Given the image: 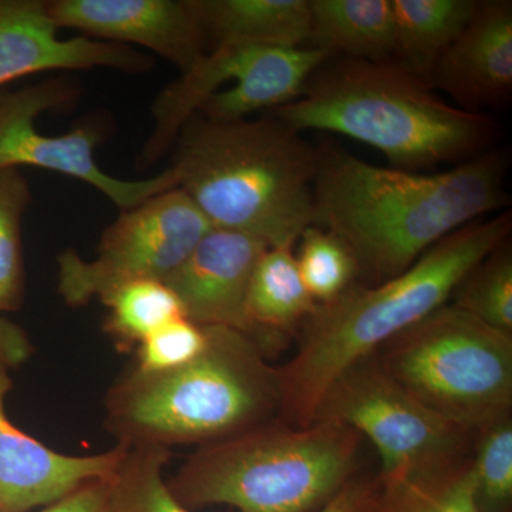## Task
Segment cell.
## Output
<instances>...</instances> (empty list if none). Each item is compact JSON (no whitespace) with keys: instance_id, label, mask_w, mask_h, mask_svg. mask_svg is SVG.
Masks as SVG:
<instances>
[{"instance_id":"9","label":"cell","mask_w":512,"mask_h":512,"mask_svg":"<svg viewBox=\"0 0 512 512\" xmlns=\"http://www.w3.org/2000/svg\"><path fill=\"white\" fill-rule=\"evenodd\" d=\"M212 228L180 188L161 192L120 211L103 232L96 258L83 259L74 249L57 256V292L79 308L133 282H165Z\"/></svg>"},{"instance_id":"17","label":"cell","mask_w":512,"mask_h":512,"mask_svg":"<svg viewBox=\"0 0 512 512\" xmlns=\"http://www.w3.org/2000/svg\"><path fill=\"white\" fill-rule=\"evenodd\" d=\"M214 46L305 47L311 43L309 0H197Z\"/></svg>"},{"instance_id":"19","label":"cell","mask_w":512,"mask_h":512,"mask_svg":"<svg viewBox=\"0 0 512 512\" xmlns=\"http://www.w3.org/2000/svg\"><path fill=\"white\" fill-rule=\"evenodd\" d=\"M311 43L349 59L393 60L392 0H309Z\"/></svg>"},{"instance_id":"26","label":"cell","mask_w":512,"mask_h":512,"mask_svg":"<svg viewBox=\"0 0 512 512\" xmlns=\"http://www.w3.org/2000/svg\"><path fill=\"white\" fill-rule=\"evenodd\" d=\"M298 242L296 265L309 295L318 305L338 298L355 284L356 261L342 239L311 225L302 232Z\"/></svg>"},{"instance_id":"28","label":"cell","mask_w":512,"mask_h":512,"mask_svg":"<svg viewBox=\"0 0 512 512\" xmlns=\"http://www.w3.org/2000/svg\"><path fill=\"white\" fill-rule=\"evenodd\" d=\"M207 343L204 326L178 318L158 329L137 345L133 369L141 373H161L187 365L200 355Z\"/></svg>"},{"instance_id":"15","label":"cell","mask_w":512,"mask_h":512,"mask_svg":"<svg viewBox=\"0 0 512 512\" xmlns=\"http://www.w3.org/2000/svg\"><path fill=\"white\" fill-rule=\"evenodd\" d=\"M430 84L466 110L504 103L512 90V3L480 2L474 18L441 56Z\"/></svg>"},{"instance_id":"30","label":"cell","mask_w":512,"mask_h":512,"mask_svg":"<svg viewBox=\"0 0 512 512\" xmlns=\"http://www.w3.org/2000/svg\"><path fill=\"white\" fill-rule=\"evenodd\" d=\"M107 480L94 481V483L84 485L69 497L37 512H101Z\"/></svg>"},{"instance_id":"25","label":"cell","mask_w":512,"mask_h":512,"mask_svg":"<svg viewBox=\"0 0 512 512\" xmlns=\"http://www.w3.org/2000/svg\"><path fill=\"white\" fill-rule=\"evenodd\" d=\"M453 305L495 329L512 330V252L504 241L468 272L454 291Z\"/></svg>"},{"instance_id":"22","label":"cell","mask_w":512,"mask_h":512,"mask_svg":"<svg viewBox=\"0 0 512 512\" xmlns=\"http://www.w3.org/2000/svg\"><path fill=\"white\" fill-rule=\"evenodd\" d=\"M170 460L168 448L128 447L120 466L106 481L101 512H192L174 497L165 480Z\"/></svg>"},{"instance_id":"14","label":"cell","mask_w":512,"mask_h":512,"mask_svg":"<svg viewBox=\"0 0 512 512\" xmlns=\"http://www.w3.org/2000/svg\"><path fill=\"white\" fill-rule=\"evenodd\" d=\"M264 242L242 232L212 228L183 264L165 279L197 325L222 326L249 336L247 296Z\"/></svg>"},{"instance_id":"31","label":"cell","mask_w":512,"mask_h":512,"mask_svg":"<svg viewBox=\"0 0 512 512\" xmlns=\"http://www.w3.org/2000/svg\"><path fill=\"white\" fill-rule=\"evenodd\" d=\"M376 483L350 481L328 504L316 512H367L375 494Z\"/></svg>"},{"instance_id":"24","label":"cell","mask_w":512,"mask_h":512,"mask_svg":"<svg viewBox=\"0 0 512 512\" xmlns=\"http://www.w3.org/2000/svg\"><path fill=\"white\" fill-rule=\"evenodd\" d=\"M32 190L19 168L0 170V312H18L25 301L22 222Z\"/></svg>"},{"instance_id":"21","label":"cell","mask_w":512,"mask_h":512,"mask_svg":"<svg viewBox=\"0 0 512 512\" xmlns=\"http://www.w3.org/2000/svg\"><path fill=\"white\" fill-rule=\"evenodd\" d=\"M473 457L410 476L379 478L367 512H478Z\"/></svg>"},{"instance_id":"8","label":"cell","mask_w":512,"mask_h":512,"mask_svg":"<svg viewBox=\"0 0 512 512\" xmlns=\"http://www.w3.org/2000/svg\"><path fill=\"white\" fill-rule=\"evenodd\" d=\"M348 426L375 444L382 474L397 478L467 457L477 436L426 406L379 365L375 356L349 367L332 383L315 421Z\"/></svg>"},{"instance_id":"7","label":"cell","mask_w":512,"mask_h":512,"mask_svg":"<svg viewBox=\"0 0 512 512\" xmlns=\"http://www.w3.org/2000/svg\"><path fill=\"white\" fill-rule=\"evenodd\" d=\"M373 356L417 399L474 436L510 414L511 333L453 303L404 330Z\"/></svg>"},{"instance_id":"6","label":"cell","mask_w":512,"mask_h":512,"mask_svg":"<svg viewBox=\"0 0 512 512\" xmlns=\"http://www.w3.org/2000/svg\"><path fill=\"white\" fill-rule=\"evenodd\" d=\"M360 434L335 421L268 423L197 448L167 483L187 508L316 512L350 483Z\"/></svg>"},{"instance_id":"18","label":"cell","mask_w":512,"mask_h":512,"mask_svg":"<svg viewBox=\"0 0 512 512\" xmlns=\"http://www.w3.org/2000/svg\"><path fill=\"white\" fill-rule=\"evenodd\" d=\"M313 301L303 284L292 248H268L252 274L247 296L249 336L261 346L281 339L315 312Z\"/></svg>"},{"instance_id":"10","label":"cell","mask_w":512,"mask_h":512,"mask_svg":"<svg viewBox=\"0 0 512 512\" xmlns=\"http://www.w3.org/2000/svg\"><path fill=\"white\" fill-rule=\"evenodd\" d=\"M74 99L76 87L60 77L16 90H0V170L35 167L76 178L92 185L120 211L178 188L170 167L144 180H123L106 173L96 161V148L101 143L97 127L74 128L62 136H43L37 130L35 121L40 114L63 109Z\"/></svg>"},{"instance_id":"23","label":"cell","mask_w":512,"mask_h":512,"mask_svg":"<svg viewBox=\"0 0 512 512\" xmlns=\"http://www.w3.org/2000/svg\"><path fill=\"white\" fill-rule=\"evenodd\" d=\"M109 309L104 330L117 345H140L184 311L174 292L161 281H138L120 286L100 301Z\"/></svg>"},{"instance_id":"13","label":"cell","mask_w":512,"mask_h":512,"mask_svg":"<svg viewBox=\"0 0 512 512\" xmlns=\"http://www.w3.org/2000/svg\"><path fill=\"white\" fill-rule=\"evenodd\" d=\"M45 0H0V89L32 74L113 69L140 74L153 67L134 47L90 39H62Z\"/></svg>"},{"instance_id":"27","label":"cell","mask_w":512,"mask_h":512,"mask_svg":"<svg viewBox=\"0 0 512 512\" xmlns=\"http://www.w3.org/2000/svg\"><path fill=\"white\" fill-rule=\"evenodd\" d=\"M476 476L478 512H505L512 500V423L510 414L477 434Z\"/></svg>"},{"instance_id":"12","label":"cell","mask_w":512,"mask_h":512,"mask_svg":"<svg viewBox=\"0 0 512 512\" xmlns=\"http://www.w3.org/2000/svg\"><path fill=\"white\" fill-rule=\"evenodd\" d=\"M12 369L0 363V512H30L69 497L94 481L113 476L128 446L70 456L47 447L16 426L6 412Z\"/></svg>"},{"instance_id":"5","label":"cell","mask_w":512,"mask_h":512,"mask_svg":"<svg viewBox=\"0 0 512 512\" xmlns=\"http://www.w3.org/2000/svg\"><path fill=\"white\" fill-rule=\"evenodd\" d=\"M187 365L161 373L131 367L104 400V427L117 443L207 446L268 423L281 412L278 369L251 336L207 326Z\"/></svg>"},{"instance_id":"16","label":"cell","mask_w":512,"mask_h":512,"mask_svg":"<svg viewBox=\"0 0 512 512\" xmlns=\"http://www.w3.org/2000/svg\"><path fill=\"white\" fill-rule=\"evenodd\" d=\"M332 53L319 47L242 46L232 86L215 93L197 114L212 121L249 119L302 96Z\"/></svg>"},{"instance_id":"2","label":"cell","mask_w":512,"mask_h":512,"mask_svg":"<svg viewBox=\"0 0 512 512\" xmlns=\"http://www.w3.org/2000/svg\"><path fill=\"white\" fill-rule=\"evenodd\" d=\"M511 212L474 221L441 239L402 274L376 285L353 284L319 303L302 325L292 359L278 369L281 413L309 426L332 383L397 335L447 305L471 269L510 237Z\"/></svg>"},{"instance_id":"11","label":"cell","mask_w":512,"mask_h":512,"mask_svg":"<svg viewBox=\"0 0 512 512\" xmlns=\"http://www.w3.org/2000/svg\"><path fill=\"white\" fill-rule=\"evenodd\" d=\"M47 12L59 29L144 47L181 73L208 52L197 0H52Z\"/></svg>"},{"instance_id":"1","label":"cell","mask_w":512,"mask_h":512,"mask_svg":"<svg viewBox=\"0 0 512 512\" xmlns=\"http://www.w3.org/2000/svg\"><path fill=\"white\" fill-rule=\"evenodd\" d=\"M507 163L483 153L439 174L318 153L313 224L345 242L357 276L376 285L402 274L441 239L507 205Z\"/></svg>"},{"instance_id":"4","label":"cell","mask_w":512,"mask_h":512,"mask_svg":"<svg viewBox=\"0 0 512 512\" xmlns=\"http://www.w3.org/2000/svg\"><path fill=\"white\" fill-rule=\"evenodd\" d=\"M328 62L299 99L272 111V117L298 133L353 138L379 150L390 167L412 173L471 160L494 137L491 119L451 106L399 62L349 57Z\"/></svg>"},{"instance_id":"29","label":"cell","mask_w":512,"mask_h":512,"mask_svg":"<svg viewBox=\"0 0 512 512\" xmlns=\"http://www.w3.org/2000/svg\"><path fill=\"white\" fill-rule=\"evenodd\" d=\"M35 353V345L25 329L0 312V363L15 370Z\"/></svg>"},{"instance_id":"3","label":"cell","mask_w":512,"mask_h":512,"mask_svg":"<svg viewBox=\"0 0 512 512\" xmlns=\"http://www.w3.org/2000/svg\"><path fill=\"white\" fill-rule=\"evenodd\" d=\"M173 147L178 188L212 227L251 235L268 248H293L313 224L318 151L281 120L195 114Z\"/></svg>"},{"instance_id":"20","label":"cell","mask_w":512,"mask_h":512,"mask_svg":"<svg viewBox=\"0 0 512 512\" xmlns=\"http://www.w3.org/2000/svg\"><path fill=\"white\" fill-rule=\"evenodd\" d=\"M476 0H392L399 63L430 83L444 52L476 15Z\"/></svg>"}]
</instances>
